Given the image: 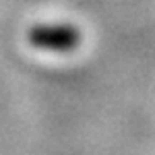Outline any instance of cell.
<instances>
[{
    "label": "cell",
    "mask_w": 155,
    "mask_h": 155,
    "mask_svg": "<svg viewBox=\"0 0 155 155\" xmlns=\"http://www.w3.org/2000/svg\"><path fill=\"white\" fill-rule=\"evenodd\" d=\"M79 39V31H74L72 27H35L29 33L31 46L54 52H66L77 48Z\"/></svg>",
    "instance_id": "obj_1"
}]
</instances>
